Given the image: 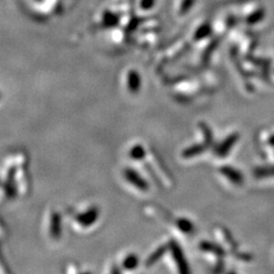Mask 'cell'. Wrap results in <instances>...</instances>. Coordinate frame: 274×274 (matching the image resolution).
I'll return each instance as SVG.
<instances>
[{"instance_id":"1","label":"cell","mask_w":274,"mask_h":274,"mask_svg":"<svg viewBox=\"0 0 274 274\" xmlns=\"http://www.w3.org/2000/svg\"><path fill=\"white\" fill-rule=\"evenodd\" d=\"M169 249L171 251L175 262H176L179 271L181 273H188L189 272L188 263L185 259V255L181 247L176 243V241H171V243L169 244Z\"/></svg>"},{"instance_id":"2","label":"cell","mask_w":274,"mask_h":274,"mask_svg":"<svg viewBox=\"0 0 274 274\" xmlns=\"http://www.w3.org/2000/svg\"><path fill=\"white\" fill-rule=\"evenodd\" d=\"M124 177L131 185L134 186V187L139 191H147L149 188L148 183L142 178L136 171L130 168L125 169Z\"/></svg>"},{"instance_id":"3","label":"cell","mask_w":274,"mask_h":274,"mask_svg":"<svg viewBox=\"0 0 274 274\" xmlns=\"http://www.w3.org/2000/svg\"><path fill=\"white\" fill-rule=\"evenodd\" d=\"M98 215H100V211H98L97 208L91 207L86 211L76 215L75 219H76V222H78V224L81 225V226L89 227L97 221Z\"/></svg>"},{"instance_id":"4","label":"cell","mask_w":274,"mask_h":274,"mask_svg":"<svg viewBox=\"0 0 274 274\" xmlns=\"http://www.w3.org/2000/svg\"><path fill=\"white\" fill-rule=\"evenodd\" d=\"M240 138V135L238 133H233L229 134L221 145H219L216 149H215V153L216 156L224 158L226 155H228V152L231 151V149L235 146V145L238 142Z\"/></svg>"},{"instance_id":"5","label":"cell","mask_w":274,"mask_h":274,"mask_svg":"<svg viewBox=\"0 0 274 274\" xmlns=\"http://www.w3.org/2000/svg\"><path fill=\"white\" fill-rule=\"evenodd\" d=\"M219 172H221L223 176H225L229 182H232L235 185L240 186L244 183L243 174L233 167L229 166L221 167L219 168Z\"/></svg>"},{"instance_id":"6","label":"cell","mask_w":274,"mask_h":274,"mask_svg":"<svg viewBox=\"0 0 274 274\" xmlns=\"http://www.w3.org/2000/svg\"><path fill=\"white\" fill-rule=\"evenodd\" d=\"M199 248L204 252H208V253L214 254L218 257H224L226 254L225 250L221 246H218L217 244L211 242H208V241H202L199 245Z\"/></svg>"},{"instance_id":"7","label":"cell","mask_w":274,"mask_h":274,"mask_svg":"<svg viewBox=\"0 0 274 274\" xmlns=\"http://www.w3.org/2000/svg\"><path fill=\"white\" fill-rule=\"evenodd\" d=\"M127 85H128L129 92L132 93V94H136L140 90V85H141L140 76L138 75V73L136 71H131L128 74Z\"/></svg>"},{"instance_id":"8","label":"cell","mask_w":274,"mask_h":274,"mask_svg":"<svg viewBox=\"0 0 274 274\" xmlns=\"http://www.w3.org/2000/svg\"><path fill=\"white\" fill-rule=\"evenodd\" d=\"M206 147H208V145L206 144L205 145H191V146L186 148L182 152V157L184 159H191V158H194L196 156H199V155H201V153H203V151L206 149Z\"/></svg>"},{"instance_id":"9","label":"cell","mask_w":274,"mask_h":274,"mask_svg":"<svg viewBox=\"0 0 274 274\" xmlns=\"http://www.w3.org/2000/svg\"><path fill=\"white\" fill-rule=\"evenodd\" d=\"M50 235L53 238H59L61 233V221L60 216L57 213H53L51 216V223H50Z\"/></svg>"},{"instance_id":"10","label":"cell","mask_w":274,"mask_h":274,"mask_svg":"<svg viewBox=\"0 0 274 274\" xmlns=\"http://www.w3.org/2000/svg\"><path fill=\"white\" fill-rule=\"evenodd\" d=\"M176 226L184 234L190 235L194 232V225L187 218H179L176 221Z\"/></svg>"},{"instance_id":"11","label":"cell","mask_w":274,"mask_h":274,"mask_svg":"<svg viewBox=\"0 0 274 274\" xmlns=\"http://www.w3.org/2000/svg\"><path fill=\"white\" fill-rule=\"evenodd\" d=\"M168 249H169V246H167V245H163V246H161L160 248H158V249H157L155 252H153V253L147 258V260H146V265H147V266H150V265H152V264H155V263H156L157 261H159V260L163 256V254L166 253Z\"/></svg>"},{"instance_id":"12","label":"cell","mask_w":274,"mask_h":274,"mask_svg":"<svg viewBox=\"0 0 274 274\" xmlns=\"http://www.w3.org/2000/svg\"><path fill=\"white\" fill-rule=\"evenodd\" d=\"M139 259L136 254H129L123 261V268L126 270H133L138 266Z\"/></svg>"},{"instance_id":"13","label":"cell","mask_w":274,"mask_h":274,"mask_svg":"<svg viewBox=\"0 0 274 274\" xmlns=\"http://www.w3.org/2000/svg\"><path fill=\"white\" fill-rule=\"evenodd\" d=\"M130 158L133 159L135 161H140V160H144L145 157V150L144 148V146L141 145H134L132 146V148L130 149Z\"/></svg>"},{"instance_id":"14","label":"cell","mask_w":274,"mask_h":274,"mask_svg":"<svg viewBox=\"0 0 274 274\" xmlns=\"http://www.w3.org/2000/svg\"><path fill=\"white\" fill-rule=\"evenodd\" d=\"M254 176H255V178L274 177V167L255 169L254 170Z\"/></svg>"}]
</instances>
